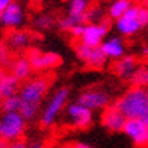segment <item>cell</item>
Masks as SVG:
<instances>
[{
    "label": "cell",
    "mask_w": 148,
    "mask_h": 148,
    "mask_svg": "<svg viewBox=\"0 0 148 148\" xmlns=\"http://www.w3.org/2000/svg\"><path fill=\"white\" fill-rule=\"evenodd\" d=\"M115 106L127 119H142L148 113V88L147 86H132L116 100Z\"/></svg>",
    "instance_id": "obj_1"
},
{
    "label": "cell",
    "mask_w": 148,
    "mask_h": 148,
    "mask_svg": "<svg viewBox=\"0 0 148 148\" xmlns=\"http://www.w3.org/2000/svg\"><path fill=\"white\" fill-rule=\"evenodd\" d=\"M51 82H53V74H45V76H41V77H33V79L26 80L24 85H21V89H20V94H18L21 101L39 109L41 101L44 100Z\"/></svg>",
    "instance_id": "obj_2"
},
{
    "label": "cell",
    "mask_w": 148,
    "mask_h": 148,
    "mask_svg": "<svg viewBox=\"0 0 148 148\" xmlns=\"http://www.w3.org/2000/svg\"><path fill=\"white\" fill-rule=\"evenodd\" d=\"M26 121L21 113L18 112H8L0 116V139L8 142L20 140L26 133Z\"/></svg>",
    "instance_id": "obj_3"
},
{
    "label": "cell",
    "mask_w": 148,
    "mask_h": 148,
    "mask_svg": "<svg viewBox=\"0 0 148 148\" xmlns=\"http://www.w3.org/2000/svg\"><path fill=\"white\" fill-rule=\"evenodd\" d=\"M68 97H70V89L68 88H60V89H58L55 94H53V97L50 98V101L47 103L45 109L42 112L41 119H39L42 129L50 127L56 121V118L60 115L62 109L66 106Z\"/></svg>",
    "instance_id": "obj_4"
},
{
    "label": "cell",
    "mask_w": 148,
    "mask_h": 148,
    "mask_svg": "<svg viewBox=\"0 0 148 148\" xmlns=\"http://www.w3.org/2000/svg\"><path fill=\"white\" fill-rule=\"evenodd\" d=\"M74 50H76L77 58L82 60L86 66L94 68V70L103 68L106 60H107L106 55L101 50V47H89V45H86V44L79 41L74 45Z\"/></svg>",
    "instance_id": "obj_5"
},
{
    "label": "cell",
    "mask_w": 148,
    "mask_h": 148,
    "mask_svg": "<svg viewBox=\"0 0 148 148\" xmlns=\"http://www.w3.org/2000/svg\"><path fill=\"white\" fill-rule=\"evenodd\" d=\"M26 58L32 65L33 71H44V70H50L55 68L60 64V56L51 51H41L38 49H29L26 51Z\"/></svg>",
    "instance_id": "obj_6"
},
{
    "label": "cell",
    "mask_w": 148,
    "mask_h": 148,
    "mask_svg": "<svg viewBox=\"0 0 148 148\" xmlns=\"http://www.w3.org/2000/svg\"><path fill=\"white\" fill-rule=\"evenodd\" d=\"M110 29V21L109 20H101L100 23H89L85 24L83 35L80 36L79 41L83 42L89 47H100L103 42L104 36L107 35V32Z\"/></svg>",
    "instance_id": "obj_7"
},
{
    "label": "cell",
    "mask_w": 148,
    "mask_h": 148,
    "mask_svg": "<svg viewBox=\"0 0 148 148\" xmlns=\"http://www.w3.org/2000/svg\"><path fill=\"white\" fill-rule=\"evenodd\" d=\"M123 132L130 138L134 147H138V148L148 147V125L142 119H139V118L127 119Z\"/></svg>",
    "instance_id": "obj_8"
},
{
    "label": "cell",
    "mask_w": 148,
    "mask_h": 148,
    "mask_svg": "<svg viewBox=\"0 0 148 148\" xmlns=\"http://www.w3.org/2000/svg\"><path fill=\"white\" fill-rule=\"evenodd\" d=\"M77 103L88 107L89 110H98V109H104V107L109 106L110 95L100 88H94V89L83 91L80 94L77 98Z\"/></svg>",
    "instance_id": "obj_9"
},
{
    "label": "cell",
    "mask_w": 148,
    "mask_h": 148,
    "mask_svg": "<svg viewBox=\"0 0 148 148\" xmlns=\"http://www.w3.org/2000/svg\"><path fill=\"white\" fill-rule=\"evenodd\" d=\"M66 118L74 129L85 130L92 124V110L76 101L66 107Z\"/></svg>",
    "instance_id": "obj_10"
},
{
    "label": "cell",
    "mask_w": 148,
    "mask_h": 148,
    "mask_svg": "<svg viewBox=\"0 0 148 148\" xmlns=\"http://www.w3.org/2000/svg\"><path fill=\"white\" fill-rule=\"evenodd\" d=\"M116 29L124 36H132L142 29L138 20V5H133L123 17L116 20Z\"/></svg>",
    "instance_id": "obj_11"
},
{
    "label": "cell",
    "mask_w": 148,
    "mask_h": 148,
    "mask_svg": "<svg viewBox=\"0 0 148 148\" xmlns=\"http://www.w3.org/2000/svg\"><path fill=\"white\" fill-rule=\"evenodd\" d=\"M125 121H127V118L119 112V109L115 104L104 107V110L101 113V124L104 125L106 130L113 132V133L123 132L124 125H125Z\"/></svg>",
    "instance_id": "obj_12"
},
{
    "label": "cell",
    "mask_w": 148,
    "mask_h": 148,
    "mask_svg": "<svg viewBox=\"0 0 148 148\" xmlns=\"http://www.w3.org/2000/svg\"><path fill=\"white\" fill-rule=\"evenodd\" d=\"M20 89H21L20 80L12 73L0 68V101L18 95Z\"/></svg>",
    "instance_id": "obj_13"
},
{
    "label": "cell",
    "mask_w": 148,
    "mask_h": 148,
    "mask_svg": "<svg viewBox=\"0 0 148 148\" xmlns=\"http://www.w3.org/2000/svg\"><path fill=\"white\" fill-rule=\"evenodd\" d=\"M24 21V14H23V9L20 3L17 2H12L8 8H6L3 12H2V23L5 27L8 29H17L18 26H21Z\"/></svg>",
    "instance_id": "obj_14"
},
{
    "label": "cell",
    "mask_w": 148,
    "mask_h": 148,
    "mask_svg": "<svg viewBox=\"0 0 148 148\" xmlns=\"http://www.w3.org/2000/svg\"><path fill=\"white\" fill-rule=\"evenodd\" d=\"M138 68V60L134 56H123L121 59H116V62L113 64L112 70L121 79H130L133 73Z\"/></svg>",
    "instance_id": "obj_15"
},
{
    "label": "cell",
    "mask_w": 148,
    "mask_h": 148,
    "mask_svg": "<svg viewBox=\"0 0 148 148\" xmlns=\"http://www.w3.org/2000/svg\"><path fill=\"white\" fill-rule=\"evenodd\" d=\"M101 50L106 55L107 59H121L125 53V45L124 41L121 38L115 36V38H110V39H106V41L101 42Z\"/></svg>",
    "instance_id": "obj_16"
},
{
    "label": "cell",
    "mask_w": 148,
    "mask_h": 148,
    "mask_svg": "<svg viewBox=\"0 0 148 148\" xmlns=\"http://www.w3.org/2000/svg\"><path fill=\"white\" fill-rule=\"evenodd\" d=\"M29 41H30V35L24 30L12 29V32H9L8 36H6V45L11 50H21L24 47H27Z\"/></svg>",
    "instance_id": "obj_17"
},
{
    "label": "cell",
    "mask_w": 148,
    "mask_h": 148,
    "mask_svg": "<svg viewBox=\"0 0 148 148\" xmlns=\"http://www.w3.org/2000/svg\"><path fill=\"white\" fill-rule=\"evenodd\" d=\"M32 65L30 62L27 60V58H18L14 60V65H12V68H11V73L14 74V76L20 80V82H26V80H29L30 79V74H32Z\"/></svg>",
    "instance_id": "obj_18"
},
{
    "label": "cell",
    "mask_w": 148,
    "mask_h": 148,
    "mask_svg": "<svg viewBox=\"0 0 148 148\" xmlns=\"http://www.w3.org/2000/svg\"><path fill=\"white\" fill-rule=\"evenodd\" d=\"M132 6H133V0H115V2H112V5L109 6L107 14H109L110 18L118 20V18L123 17Z\"/></svg>",
    "instance_id": "obj_19"
},
{
    "label": "cell",
    "mask_w": 148,
    "mask_h": 148,
    "mask_svg": "<svg viewBox=\"0 0 148 148\" xmlns=\"http://www.w3.org/2000/svg\"><path fill=\"white\" fill-rule=\"evenodd\" d=\"M89 8H91V2H89V0H71L68 14L79 15V17H85L86 11H88Z\"/></svg>",
    "instance_id": "obj_20"
},
{
    "label": "cell",
    "mask_w": 148,
    "mask_h": 148,
    "mask_svg": "<svg viewBox=\"0 0 148 148\" xmlns=\"http://www.w3.org/2000/svg\"><path fill=\"white\" fill-rule=\"evenodd\" d=\"M86 23V18L85 17H79V15H71L68 14L66 17H64L62 20L59 21V27L62 30H71L73 27H76L79 24H85Z\"/></svg>",
    "instance_id": "obj_21"
},
{
    "label": "cell",
    "mask_w": 148,
    "mask_h": 148,
    "mask_svg": "<svg viewBox=\"0 0 148 148\" xmlns=\"http://www.w3.org/2000/svg\"><path fill=\"white\" fill-rule=\"evenodd\" d=\"M20 107H21V98H20V95H14L11 98H6L2 101V104H0V109H2L3 113L20 112Z\"/></svg>",
    "instance_id": "obj_22"
},
{
    "label": "cell",
    "mask_w": 148,
    "mask_h": 148,
    "mask_svg": "<svg viewBox=\"0 0 148 148\" xmlns=\"http://www.w3.org/2000/svg\"><path fill=\"white\" fill-rule=\"evenodd\" d=\"M132 86H148V70L145 68H136V71L133 73V76L130 77Z\"/></svg>",
    "instance_id": "obj_23"
},
{
    "label": "cell",
    "mask_w": 148,
    "mask_h": 148,
    "mask_svg": "<svg viewBox=\"0 0 148 148\" xmlns=\"http://www.w3.org/2000/svg\"><path fill=\"white\" fill-rule=\"evenodd\" d=\"M12 65H14V59H12L8 47L0 42V68H3L6 71H11Z\"/></svg>",
    "instance_id": "obj_24"
},
{
    "label": "cell",
    "mask_w": 148,
    "mask_h": 148,
    "mask_svg": "<svg viewBox=\"0 0 148 148\" xmlns=\"http://www.w3.org/2000/svg\"><path fill=\"white\" fill-rule=\"evenodd\" d=\"M85 18H86V23H100L101 20H104L101 8H98V6H91V8L86 11Z\"/></svg>",
    "instance_id": "obj_25"
},
{
    "label": "cell",
    "mask_w": 148,
    "mask_h": 148,
    "mask_svg": "<svg viewBox=\"0 0 148 148\" xmlns=\"http://www.w3.org/2000/svg\"><path fill=\"white\" fill-rule=\"evenodd\" d=\"M36 29H41V30H45V29H50L53 26V17L50 15H39L35 18V21H33Z\"/></svg>",
    "instance_id": "obj_26"
},
{
    "label": "cell",
    "mask_w": 148,
    "mask_h": 148,
    "mask_svg": "<svg viewBox=\"0 0 148 148\" xmlns=\"http://www.w3.org/2000/svg\"><path fill=\"white\" fill-rule=\"evenodd\" d=\"M138 20L140 23V27L148 26V8L144 5H138Z\"/></svg>",
    "instance_id": "obj_27"
},
{
    "label": "cell",
    "mask_w": 148,
    "mask_h": 148,
    "mask_svg": "<svg viewBox=\"0 0 148 148\" xmlns=\"http://www.w3.org/2000/svg\"><path fill=\"white\" fill-rule=\"evenodd\" d=\"M83 30H85V24H79V26H76V27H73V29L70 30V33H71L74 38L80 39V36L83 35Z\"/></svg>",
    "instance_id": "obj_28"
},
{
    "label": "cell",
    "mask_w": 148,
    "mask_h": 148,
    "mask_svg": "<svg viewBox=\"0 0 148 148\" xmlns=\"http://www.w3.org/2000/svg\"><path fill=\"white\" fill-rule=\"evenodd\" d=\"M9 148H29V144H26L23 139H20V140H14V142H11Z\"/></svg>",
    "instance_id": "obj_29"
},
{
    "label": "cell",
    "mask_w": 148,
    "mask_h": 148,
    "mask_svg": "<svg viewBox=\"0 0 148 148\" xmlns=\"http://www.w3.org/2000/svg\"><path fill=\"white\" fill-rule=\"evenodd\" d=\"M12 3V0H0V12H3Z\"/></svg>",
    "instance_id": "obj_30"
},
{
    "label": "cell",
    "mask_w": 148,
    "mask_h": 148,
    "mask_svg": "<svg viewBox=\"0 0 148 148\" xmlns=\"http://www.w3.org/2000/svg\"><path fill=\"white\" fill-rule=\"evenodd\" d=\"M71 148H92L89 145H86V144H82V142H76V144H73Z\"/></svg>",
    "instance_id": "obj_31"
},
{
    "label": "cell",
    "mask_w": 148,
    "mask_h": 148,
    "mask_svg": "<svg viewBox=\"0 0 148 148\" xmlns=\"http://www.w3.org/2000/svg\"><path fill=\"white\" fill-rule=\"evenodd\" d=\"M29 148H45V145L42 142H33V144H29Z\"/></svg>",
    "instance_id": "obj_32"
},
{
    "label": "cell",
    "mask_w": 148,
    "mask_h": 148,
    "mask_svg": "<svg viewBox=\"0 0 148 148\" xmlns=\"http://www.w3.org/2000/svg\"><path fill=\"white\" fill-rule=\"evenodd\" d=\"M9 144L8 140H5V139H0V148H9Z\"/></svg>",
    "instance_id": "obj_33"
},
{
    "label": "cell",
    "mask_w": 148,
    "mask_h": 148,
    "mask_svg": "<svg viewBox=\"0 0 148 148\" xmlns=\"http://www.w3.org/2000/svg\"><path fill=\"white\" fill-rule=\"evenodd\" d=\"M142 121H144V123H145V124L148 125V113H147V115H145V116L142 118Z\"/></svg>",
    "instance_id": "obj_34"
},
{
    "label": "cell",
    "mask_w": 148,
    "mask_h": 148,
    "mask_svg": "<svg viewBox=\"0 0 148 148\" xmlns=\"http://www.w3.org/2000/svg\"><path fill=\"white\" fill-rule=\"evenodd\" d=\"M142 53H144V55H145V56H148V47H145V49L142 50Z\"/></svg>",
    "instance_id": "obj_35"
},
{
    "label": "cell",
    "mask_w": 148,
    "mask_h": 148,
    "mask_svg": "<svg viewBox=\"0 0 148 148\" xmlns=\"http://www.w3.org/2000/svg\"><path fill=\"white\" fill-rule=\"evenodd\" d=\"M32 2H33V3H36V5H39L41 2H44V0H32Z\"/></svg>",
    "instance_id": "obj_36"
},
{
    "label": "cell",
    "mask_w": 148,
    "mask_h": 148,
    "mask_svg": "<svg viewBox=\"0 0 148 148\" xmlns=\"http://www.w3.org/2000/svg\"><path fill=\"white\" fill-rule=\"evenodd\" d=\"M58 148H71V145L68 147V145H62V147H58Z\"/></svg>",
    "instance_id": "obj_37"
},
{
    "label": "cell",
    "mask_w": 148,
    "mask_h": 148,
    "mask_svg": "<svg viewBox=\"0 0 148 148\" xmlns=\"http://www.w3.org/2000/svg\"><path fill=\"white\" fill-rule=\"evenodd\" d=\"M0 20H2V12H0Z\"/></svg>",
    "instance_id": "obj_38"
},
{
    "label": "cell",
    "mask_w": 148,
    "mask_h": 148,
    "mask_svg": "<svg viewBox=\"0 0 148 148\" xmlns=\"http://www.w3.org/2000/svg\"><path fill=\"white\" fill-rule=\"evenodd\" d=\"M65 2H66V0H65ZM70 2H71V0H70Z\"/></svg>",
    "instance_id": "obj_39"
}]
</instances>
